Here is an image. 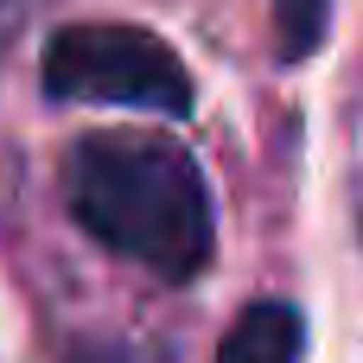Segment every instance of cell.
Instances as JSON below:
<instances>
[{
	"mask_svg": "<svg viewBox=\"0 0 363 363\" xmlns=\"http://www.w3.org/2000/svg\"><path fill=\"white\" fill-rule=\"evenodd\" d=\"M64 204L83 236L153 268L160 281H198L217 255L204 172L160 134H83L64 160Z\"/></svg>",
	"mask_w": 363,
	"mask_h": 363,
	"instance_id": "obj_1",
	"label": "cell"
},
{
	"mask_svg": "<svg viewBox=\"0 0 363 363\" xmlns=\"http://www.w3.org/2000/svg\"><path fill=\"white\" fill-rule=\"evenodd\" d=\"M45 96L51 102H108V108H153V115H191L198 89L179 64V51L140 26H64L45 45Z\"/></svg>",
	"mask_w": 363,
	"mask_h": 363,
	"instance_id": "obj_2",
	"label": "cell"
},
{
	"mask_svg": "<svg viewBox=\"0 0 363 363\" xmlns=\"http://www.w3.org/2000/svg\"><path fill=\"white\" fill-rule=\"evenodd\" d=\"M300 357H306V319L294 300H255L217 351V363H300Z\"/></svg>",
	"mask_w": 363,
	"mask_h": 363,
	"instance_id": "obj_3",
	"label": "cell"
},
{
	"mask_svg": "<svg viewBox=\"0 0 363 363\" xmlns=\"http://www.w3.org/2000/svg\"><path fill=\"white\" fill-rule=\"evenodd\" d=\"M325 19H332V0H274V57L306 64L325 45Z\"/></svg>",
	"mask_w": 363,
	"mask_h": 363,
	"instance_id": "obj_4",
	"label": "cell"
},
{
	"mask_svg": "<svg viewBox=\"0 0 363 363\" xmlns=\"http://www.w3.org/2000/svg\"><path fill=\"white\" fill-rule=\"evenodd\" d=\"M70 363H160V357H140L134 345H77Z\"/></svg>",
	"mask_w": 363,
	"mask_h": 363,
	"instance_id": "obj_5",
	"label": "cell"
},
{
	"mask_svg": "<svg viewBox=\"0 0 363 363\" xmlns=\"http://www.w3.org/2000/svg\"><path fill=\"white\" fill-rule=\"evenodd\" d=\"M26 6H32V0H0V51H6V45H13V32L26 26Z\"/></svg>",
	"mask_w": 363,
	"mask_h": 363,
	"instance_id": "obj_6",
	"label": "cell"
}]
</instances>
